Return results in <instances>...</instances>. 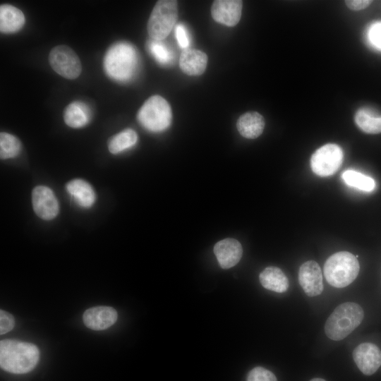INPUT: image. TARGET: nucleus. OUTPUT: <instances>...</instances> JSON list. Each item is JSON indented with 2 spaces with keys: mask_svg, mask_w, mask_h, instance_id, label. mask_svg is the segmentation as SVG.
<instances>
[{
  "mask_svg": "<svg viewBox=\"0 0 381 381\" xmlns=\"http://www.w3.org/2000/svg\"><path fill=\"white\" fill-rule=\"evenodd\" d=\"M21 143L15 135L1 132L0 133V157L1 159L16 157L20 152Z\"/></svg>",
  "mask_w": 381,
  "mask_h": 381,
  "instance_id": "nucleus-24",
  "label": "nucleus"
},
{
  "mask_svg": "<svg viewBox=\"0 0 381 381\" xmlns=\"http://www.w3.org/2000/svg\"><path fill=\"white\" fill-rule=\"evenodd\" d=\"M354 120L358 127L366 133H381V116L372 111L359 109L355 114Z\"/></svg>",
  "mask_w": 381,
  "mask_h": 381,
  "instance_id": "nucleus-21",
  "label": "nucleus"
},
{
  "mask_svg": "<svg viewBox=\"0 0 381 381\" xmlns=\"http://www.w3.org/2000/svg\"><path fill=\"white\" fill-rule=\"evenodd\" d=\"M137 119L140 124L147 131L161 132L171 124V109L164 98L159 95H153L140 108Z\"/></svg>",
  "mask_w": 381,
  "mask_h": 381,
  "instance_id": "nucleus-5",
  "label": "nucleus"
},
{
  "mask_svg": "<svg viewBox=\"0 0 381 381\" xmlns=\"http://www.w3.org/2000/svg\"><path fill=\"white\" fill-rule=\"evenodd\" d=\"M246 381H277V379L269 370L258 366L250 370Z\"/></svg>",
  "mask_w": 381,
  "mask_h": 381,
  "instance_id": "nucleus-26",
  "label": "nucleus"
},
{
  "mask_svg": "<svg viewBox=\"0 0 381 381\" xmlns=\"http://www.w3.org/2000/svg\"><path fill=\"white\" fill-rule=\"evenodd\" d=\"M139 57L135 47L129 42L114 44L107 52L104 68L107 74L118 81H127L136 73Z\"/></svg>",
  "mask_w": 381,
  "mask_h": 381,
  "instance_id": "nucleus-2",
  "label": "nucleus"
},
{
  "mask_svg": "<svg viewBox=\"0 0 381 381\" xmlns=\"http://www.w3.org/2000/svg\"><path fill=\"white\" fill-rule=\"evenodd\" d=\"M137 141L136 132L131 128H126L110 138L108 148L111 154H118L132 147Z\"/></svg>",
  "mask_w": 381,
  "mask_h": 381,
  "instance_id": "nucleus-22",
  "label": "nucleus"
},
{
  "mask_svg": "<svg viewBox=\"0 0 381 381\" xmlns=\"http://www.w3.org/2000/svg\"><path fill=\"white\" fill-rule=\"evenodd\" d=\"M175 34L179 46L183 49H188L189 39L185 27L181 24L177 25L175 29Z\"/></svg>",
  "mask_w": 381,
  "mask_h": 381,
  "instance_id": "nucleus-28",
  "label": "nucleus"
},
{
  "mask_svg": "<svg viewBox=\"0 0 381 381\" xmlns=\"http://www.w3.org/2000/svg\"><path fill=\"white\" fill-rule=\"evenodd\" d=\"M243 1L240 0H216L211 8L212 18L229 27L236 25L241 17Z\"/></svg>",
  "mask_w": 381,
  "mask_h": 381,
  "instance_id": "nucleus-12",
  "label": "nucleus"
},
{
  "mask_svg": "<svg viewBox=\"0 0 381 381\" xmlns=\"http://www.w3.org/2000/svg\"><path fill=\"white\" fill-rule=\"evenodd\" d=\"M67 192L81 207H90L95 201V193L92 187L83 179H73L66 186Z\"/></svg>",
  "mask_w": 381,
  "mask_h": 381,
  "instance_id": "nucleus-20",
  "label": "nucleus"
},
{
  "mask_svg": "<svg viewBox=\"0 0 381 381\" xmlns=\"http://www.w3.org/2000/svg\"><path fill=\"white\" fill-rule=\"evenodd\" d=\"M49 62L56 73L67 79L77 78L82 71L79 57L66 45L53 47L49 54Z\"/></svg>",
  "mask_w": 381,
  "mask_h": 381,
  "instance_id": "nucleus-8",
  "label": "nucleus"
},
{
  "mask_svg": "<svg viewBox=\"0 0 381 381\" xmlns=\"http://www.w3.org/2000/svg\"><path fill=\"white\" fill-rule=\"evenodd\" d=\"M116 310L110 306H95L88 308L83 315L84 324L93 330H104L113 325L117 320Z\"/></svg>",
  "mask_w": 381,
  "mask_h": 381,
  "instance_id": "nucleus-13",
  "label": "nucleus"
},
{
  "mask_svg": "<svg viewBox=\"0 0 381 381\" xmlns=\"http://www.w3.org/2000/svg\"><path fill=\"white\" fill-rule=\"evenodd\" d=\"M91 118L87 105L80 101L70 103L64 109V119L67 126L73 128L86 126Z\"/></svg>",
  "mask_w": 381,
  "mask_h": 381,
  "instance_id": "nucleus-18",
  "label": "nucleus"
},
{
  "mask_svg": "<svg viewBox=\"0 0 381 381\" xmlns=\"http://www.w3.org/2000/svg\"><path fill=\"white\" fill-rule=\"evenodd\" d=\"M343 159L344 153L339 145L334 143L325 144L312 155L310 167L316 175L329 176L339 170Z\"/></svg>",
  "mask_w": 381,
  "mask_h": 381,
  "instance_id": "nucleus-7",
  "label": "nucleus"
},
{
  "mask_svg": "<svg viewBox=\"0 0 381 381\" xmlns=\"http://www.w3.org/2000/svg\"><path fill=\"white\" fill-rule=\"evenodd\" d=\"M363 317V310L358 303H341L327 318L325 325V334L332 340H341L358 327Z\"/></svg>",
  "mask_w": 381,
  "mask_h": 381,
  "instance_id": "nucleus-3",
  "label": "nucleus"
},
{
  "mask_svg": "<svg viewBox=\"0 0 381 381\" xmlns=\"http://www.w3.org/2000/svg\"><path fill=\"white\" fill-rule=\"evenodd\" d=\"M25 18L18 8L8 4L0 6V31L4 34L14 33L24 25Z\"/></svg>",
  "mask_w": 381,
  "mask_h": 381,
  "instance_id": "nucleus-17",
  "label": "nucleus"
},
{
  "mask_svg": "<svg viewBox=\"0 0 381 381\" xmlns=\"http://www.w3.org/2000/svg\"><path fill=\"white\" fill-rule=\"evenodd\" d=\"M148 49L151 54L161 64H169L174 59L171 49L161 41L151 40L148 42Z\"/></svg>",
  "mask_w": 381,
  "mask_h": 381,
  "instance_id": "nucleus-25",
  "label": "nucleus"
},
{
  "mask_svg": "<svg viewBox=\"0 0 381 381\" xmlns=\"http://www.w3.org/2000/svg\"><path fill=\"white\" fill-rule=\"evenodd\" d=\"M207 64V54L198 49H185L179 58L180 68L188 75L202 74L206 69Z\"/></svg>",
  "mask_w": 381,
  "mask_h": 381,
  "instance_id": "nucleus-15",
  "label": "nucleus"
},
{
  "mask_svg": "<svg viewBox=\"0 0 381 381\" xmlns=\"http://www.w3.org/2000/svg\"><path fill=\"white\" fill-rule=\"evenodd\" d=\"M360 265L357 258L347 251L332 255L324 265L327 282L336 288L346 287L357 277Z\"/></svg>",
  "mask_w": 381,
  "mask_h": 381,
  "instance_id": "nucleus-4",
  "label": "nucleus"
},
{
  "mask_svg": "<svg viewBox=\"0 0 381 381\" xmlns=\"http://www.w3.org/2000/svg\"><path fill=\"white\" fill-rule=\"evenodd\" d=\"M32 203L35 214L42 219H53L59 213L57 198L53 191L45 186H37L33 188Z\"/></svg>",
  "mask_w": 381,
  "mask_h": 381,
  "instance_id": "nucleus-9",
  "label": "nucleus"
},
{
  "mask_svg": "<svg viewBox=\"0 0 381 381\" xmlns=\"http://www.w3.org/2000/svg\"><path fill=\"white\" fill-rule=\"evenodd\" d=\"M298 282L306 294L313 297L323 291L322 277L320 265L314 260L303 263L298 271Z\"/></svg>",
  "mask_w": 381,
  "mask_h": 381,
  "instance_id": "nucleus-11",
  "label": "nucleus"
},
{
  "mask_svg": "<svg viewBox=\"0 0 381 381\" xmlns=\"http://www.w3.org/2000/svg\"><path fill=\"white\" fill-rule=\"evenodd\" d=\"M40 358L38 348L32 343L13 339L0 342V365L8 373L24 374L31 371Z\"/></svg>",
  "mask_w": 381,
  "mask_h": 381,
  "instance_id": "nucleus-1",
  "label": "nucleus"
},
{
  "mask_svg": "<svg viewBox=\"0 0 381 381\" xmlns=\"http://www.w3.org/2000/svg\"><path fill=\"white\" fill-rule=\"evenodd\" d=\"M369 37L372 43L381 49V23H376L371 27Z\"/></svg>",
  "mask_w": 381,
  "mask_h": 381,
  "instance_id": "nucleus-29",
  "label": "nucleus"
},
{
  "mask_svg": "<svg viewBox=\"0 0 381 381\" xmlns=\"http://www.w3.org/2000/svg\"><path fill=\"white\" fill-rule=\"evenodd\" d=\"M310 381H326V380L322 378L316 377V378H313L310 380Z\"/></svg>",
  "mask_w": 381,
  "mask_h": 381,
  "instance_id": "nucleus-31",
  "label": "nucleus"
},
{
  "mask_svg": "<svg viewBox=\"0 0 381 381\" xmlns=\"http://www.w3.org/2000/svg\"><path fill=\"white\" fill-rule=\"evenodd\" d=\"M265 125L263 116L257 111H248L242 114L236 122L239 133L248 139L259 137L263 132Z\"/></svg>",
  "mask_w": 381,
  "mask_h": 381,
  "instance_id": "nucleus-16",
  "label": "nucleus"
},
{
  "mask_svg": "<svg viewBox=\"0 0 381 381\" xmlns=\"http://www.w3.org/2000/svg\"><path fill=\"white\" fill-rule=\"evenodd\" d=\"M15 321L13 316L4 310H0V334H4L10 332L14 327Z\"/></svg>",
  "mask_w": 381,
  "mask_h": 381,
  "instance_id": "nucleus-27",
  "label": "nucleus"
},
{
  "mask_svg": "<svg viewBox=\"0 0 381 381\" xmlns=\"http://www.w3.org/2000/svg\"><path fill=\"white\" fill-rule=\"evenodd\" d=\"M178 19V4L173 0L158 1L147 22V32L152 40L162 41L172 30Z\"/></svg>",
  "mask_w": 381,
  "mask_h": 381,
  "instance_id": "nucleus-6",
  "label": "nucleus"
},
{
  "mask_svg": "<svg viewBox=\"0 0 381 381\" xmlns=\"http://www.w3.org/2000/svg\"><path fill=\"white\" fill-rule=\"evenodd\" d=\"M262 286L268 290L283 293L289 287V280L283 271L279 267L270 266L264 269L259 275Z\"/></svg>",
  "mask_w": 381,
  "mask_h": 381,
  "instance_id": "nucleus-19",
  "label": "nucleus"
},
{
  "mask_svg": "<svg viewBox=\"0 0 381 381\" xmlns=\"http://www.w3.org/2000/svg\"><path fill=\"white\" fill-rule=\"evenodd\" d=\"M353 358L358 369L364 375H371L381 365V351L374 344L362 343L353 350Z\"/></svg>",
  "mask_w": 381,
  "mask_h": 381,
  "instance_id": "nucleus-10",
  "label": "nucleus"
},
{
  "mask_svg": "<svg viewBox=\"0 0 381 381\" xmlns=\"http://www.w3.org/2000/svg\"><path fill=\"white\" fill-rule=\"evenodd\" d=\"M371 1L368 0H348L345 1L346 6L353 11H360L368 7Z\"/></svg>",
  "mask_w": 381,
  "mask_h": 381,
  "instance_id": "nucleus-30",
  "label": "nucleus"
},
{
  "mask_svg": "<svg viewBox=\"0 0 381 381\" xmlns=\"http://www.w3.org/2000/svg\"><path fill=\"white\" fill-rule=\"evenodd\" d=\"M341 177L346 184L363 191L370 192L375 187V181L371 177L354 170L345 171Z\"/></svg>",
  "mask_w": 381,
  "mask_h": 381,
  "instance_id": "nucleus-23",
  "label": "nucleus"
},
{
  "mask_svg": "<svg viewBox=\"0 0 381 381\" xmlns=\"http://www.w3.org/2000/svg\"><path fill=\"white\" fill-rule=\"evenodd\" d=\"M214 253L223 269H229L236 265L243 254L241 244L234 238H225L218 241L214 246Z\"/></svg>",
  "mask_w": 381,
  "mask_h": 381,
  "instance_id": "nucleus-14",
  "label": "nucleus"
}]
</instances>
